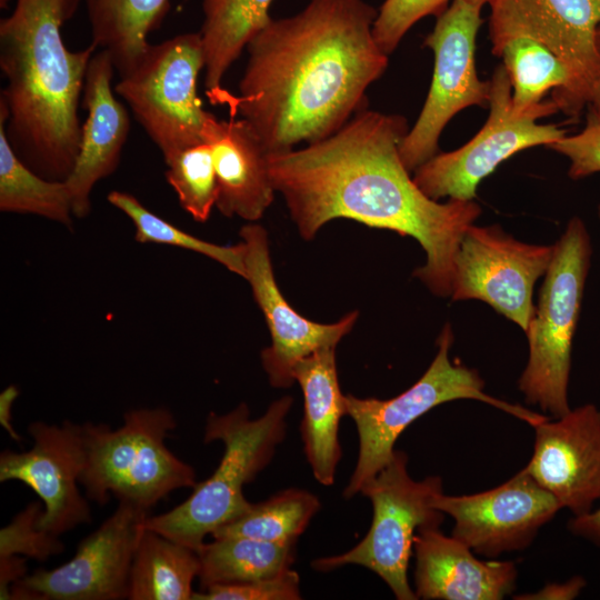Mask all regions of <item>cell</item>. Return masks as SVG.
Returning <instances> with one entry per match:
<instances>
[{
	"instance_id": "cell-27",
	"label": "cell",
	"mask_w": 600,
	"mask_h": 600,
	"mask_svg": "<svg viewBox=\"0 0 600 600\" xmlns=\"http://www.w3.org/2000/svg\"><path fill=\"white\" fill-rule=\"evenodd\" d=\"M202 590L274 578L291 569L296 543H277L248 537L213 538L198 549Z\"/></svg>"
},
{
	"instance_id": "cell-22",
	"label": "cell",
	"mask_w": 600,
	"mask_h": 600,
	"mask_svg": "<svg viewBox=\"0 0 600 600\" xmlns=\"http://www.w3.org/2000/svg\"><path fill=\"white\" fill-rule=\"evenodd\" d=\"M293 377L303 393L300 431L307 460L314 479L331 486L341 458L339 421L347 414L338 380L336 347L322 348L301 359Z\"/></svg>"
},
{
	"instance_id": "cell-40",
	"label": "cell",
	"mask_w": 600,
	"mask_h": 600,
	"mask_svg": "<svg viewBox=\"0 0 600 600\" xmlns=\"http://www.w3.org/2000/svg\"><path fill=\"white\" fill-rule=\"evenodd\" d=\"M598 47L600 50V27L598 29ZM589 111L600 114V80L594 89V92L592 94L591 101L588 104Z\"/></svg>"
},
{
	"instance_id": "cell-39",
	"label": "cell",
	"mask_w": 600,
	"mask_h": 600,
	"mask_svg": "<svg viewBox=\"0 0 600 600\" xmlns=\"http://www.w3.org/2000/svg\"><path fill=\"white\" fill-rule=\"evenodd\" d=\"M18 389L14 386H10L6 388L0 396V421L3 428L8 431L9 436L20 441V436L14 431L12 424H11V408L12 404L18 397Z\"/></svg>"
},
{
	"instance_id": "cell-41",
	"label": "cell",
	"mask_w": 600,
	"mask_h": 600,
	"mask_svg": "<svg viewBox=\"0 0 600 600\" xmlns=\"http://www.w3.org/2000/svg\"><path fill=\"white\" fill-rule=\"evenodd\" d=\"M464 1L482 8L483 4L489 3L491 0H464Z\"/></svg>"
},
{
	"instance_id": "cell-4",
	"label": "cell",
	"mask_w": 600,
	"mask_h": 600,
	"mask_svg": "<svg viewBox=\"0 0 600 600\" xmlns=\"http://www.w3.org/2000/svg\"><path fill=\"white\" fill-rule=\"evenodd\" d=\"M292 403V397L284 396L257 419H250L244 402L226 414L211 412L203 441L223 442L218 468L207 480L198 482L182 503L168 512L149 516L144 528L198 551L209 533L247 512L252 503L246 499L243 487L270 463L284 439L286 417Z\"/></svg>"
},
{
	"instance_id": "cell-21",
	"label": "cell",
	"mask_w": 600,
	"mask_h": 600,
	"mask_svg": "<svg viewBox=\"0 0 600 600\" xmlns=\"http://www.w3.org/2000/svg\"><path fill=\"white\" fill-rule=\"evenodd\" d=\"M209 144L218 183L217 209L229 218L259 220L277 192L261 139L244 119L232 114L218 121Z\"/></svg>"
},
{
	"instance_id": "cell-16",
	"label": "cell",
	"mask_w": 600,
	"mask_h": 600,
	"mask_svg": "<svg viewBox=\"0 0 600 600\" xmlns=\"http://www.w3.org/2000/svg\"><path fill=\"white\" fill-rule=\"evenodd\" d=\"M434 507L454 520L452 537L489 558L526 549L561 509L559 501L523 470L479 493L442 492Z\"/></svg>"
},
{
	"instance_id": "cell-6",
	"label": "cell",
	"mask_w": 600,
	"mask_h": 600,
	"mask_svg": "<svg viewBox=\"0 0 600 600\" xmlns=\"http://www.w3.org/2000/svg\"><path fill=\"white\" fill-rule=\"evenodd\" d=\"M590 258L588 230L574 217L553 244L538 306L526 331L529 359L519 389L528 403L539 406L554 418L571 410L568 400L571 347Z\"/></svg>"
},
{
	"instance_id": "cell-34",
	"label": "cell",
	"mask_w": 600,
	"mask_h": 600,
	"mask_svg": "<svg viewBox=\"0 0 600 600\" xmlns=\"http://www.w3.org/2000/svg\"><path fill=\"white\" fill-rule=\"evenodd\" d=\"M193 600H298L301 599L300 577L289 569L269 579L242 583L216 584L200 592Z\"/></svg>"
},
{
	"instance_id": "cell-5",
	"label": "cell",
	"mask_w": 600,
	"mask_h": 600,
	"mask_svg": "<svg viewBox=\"0 0 600 600\" xmlns=\"http://www.w3.org/2000/svg\"><path fill=\"white\" fill-rule=\"evenodd\" d=\"M177 427L173 413L163 407L132 409L123 424H82L86 464L80 484L86 497L106 504L110 496L149 511L171 492L193 488L192 466L171 452L166 439Z\"/></svg>"
},
{
	"instance_id": "cell-31",
	"label": "cell",
	"mask_w": 600,
	"mask_h": 600,
	"mask_svg": "<svg viewBox=\"0 0 600 600\" xmlns=\"http://www.w3.org/2000/svg\"><path fill=\"white\" fill-rule=\"evenodd\" d=\"M166 179L174 190L181 208L193 220L206 222L216 207L218 183L212 150L200 143L181 150L164 161Z\"/></svg>"
},
{
	"instance_id": "cell-17",
	"label": "cell",
	"mask_w": 600,
	"mask_h": 600,
	"mask_svg": "<svg viewBox=\"0 0 600 600\" xmlns=\"http://www.w3.org/2000/svg\"><path fill=\"white\" fill-rule=\"evenodd\" d=\"M246 280L268 324L271 344L261 352V362L274 388L293 384L296 364L311 353L338 342L351 331L358 311L334 323H319L297 312L281 293L273 273L268 234L263 227L249 223L241 228Z\"/></svg>"
},
{
	"instance_id": "cell-23",
	"label": "cell",
	"mask_w": 600,
	"mask_h": 600,
	"mask_svg": "<svg viewBox=\"0 0 600 600\" xmlns=\"http://www.w3.org/2000/svg\"><path fill=\"white\" fill-rule=\"evenodd\" d=\"M273 0H202L201 41L207 94L222 102V79L250 40L272 19Z\"/></svg>"
},
{
	"instance_id": "cell-12",
	"label": "cell",
	"mask_w": 600,
	"mask_h": 600,
	"mask_svg": "<svg viewBox=\"0 0 600 600\" xmlns=\"http://www.w3.org/2000/svg\"><path fill=\"white\" fill-rule=\"evenodd\" d=\"M490 82V112L478 133L459 149L437 153L413 171L414 182L429 198L472 200L482 179L501 162L531 147H550L567 136L556 124H541L533 116L514 112L510 80L502 64Z\"/></svg>"
},
{
	"instance_id": "cell-24",
	"label": "cell",
	"mask_w": 600,
	"mask_h": 600,
	"mask_svg": "<svg viewBox=\"0 0 600 600\" xmlns=\"http://www.w3.org/2000/svg\"><path fill=\"white\" fill-rule=\"evenodd\" d=\"M92 43L106 51L120 77L130 72L151 43L149 34L168 14L172 0H83Z\"/></svg>"
},
{
	"instance_id": "cell-3",
	"label": "cell",
	"mask_w": 600,
	"mask_h": 600,
	"mask_svg": "<svg viewBox=\"0 0 600 600\" xmlns=\"http://www.w3.org/2000/svg\"><path fill=\"white\" fill-rule=\"evenodd\" d=\"M81 0H17L0 21V69L7 81L0 101L6 132L18 157L36 173L66 181L80 148L78 114L92 42L69 50L61 27Z\"/></svg>"
},
{
	"instance_id": "cell-33",
	"label": "cell",
	"mask_w": 600,
	"mask_h": 600,
	"mask_svg": "<svg viewBox=\"0 0 600 600\" xmlns=\"http://www.w3.org/2000/svg\"><path fill=\"white\" fill-rule=\"evenodd\" d=\"M449 0H384L372 26L378 47L390 56L403 36L420 19L439 16L448 8Z\"/></svg>"
},
{
	"instance_id": "cell-37",
	"label": "cell",
	"mask_w": 600,
	"mask_h": 600,
	"mask_svg": "<svg viewBox=\"0 0 600 600\" xmlns=\"http://www.w3.org/2000/svg\"><path fill=\"white\" fill-rule=\"evenodd\" d=\"M26 557H0V599H10L11 587L26 576Z\"/></svg>"
},
{
	"instance_id": "cell-8",
	"label": "cell",
	"mask_w": 600,
	"mask_h": 600,
	"mask_svg": "<svg viewBox=\"0 0 600 600\" xmlns=\"http://www.w3.org/2000/svg\"><path fill=\"white\" fill-rule=\"evenodd\" d=\"M204 67L200 33H181L150 44L114 87L163 161L212 139L219 119L203 109L197 93L198 76Z\"/></svg>"
},
{
	"instance_id": "cell-35",
	"label": "cell",
	"mask_w": 600,
	"mask_h": 600,
	"mask_svg": "<svg viewBox=\"0 0 600 600\" xmlns=\"http://www.w3.org/2000/svg\"><path fill=\"white\" fill-rule=\"evenodd\" d=\"M570 161L568 174L579 180L600 172V114L588 112L586 127L549 147Z\"/></svg>"
},
{
	"instance_id": "cell-38",
	"label": "cell",
	"mask_w": 600,
	"mask_h": 600,
	"mask_svg": "<svg viewBox=\"0 0 600 600\" xmlns=\"http://www.w3.org/2000/svg\"><path fill=\"white\" fill-rule=\"evenodd\" d=\"M569 529L573 534L600 546V508L574 516L569 522Z\"/></svg>"
},
{
	"instance_id": "cell-1",
	"label": "cell",
	"mask_w": 600,
	"mask_h": 600,
	"mask_svg": "<svg viewBox=\"0 0 600 600\" xmlns=\"http://www.w3.org/2000/svg\"><path fill=\"white\" fill-rule=\"evenodd\" d=\"M408 130L404 117L363 108L326 139L269 153V174L304 240L338 218L410 236L427 256L414 277L447 297L459 242L481 208L439 202L418 187L399 151Z\"/></svg>"
},
{
	"instance_id": "cell-18",
	"label": "cell",
	"mask_w": 600,
	"mask_h": 600,
	"mask_svg": "<svg viewBox=\"0 0 600 600\" xmlns=\"http://www.w3.org/2000/svg\"><path fill=\"white\" fill-rule=\"evenodd\" d=\"M532 457L522 469L574 516L600 499V410L591 403L534 426Z\"/></svg>"
},
{
	"instance_id": "cell-20",
	"label": "cell",
	"mask_w": 600,
	"mask_h": 600,
	"mask_svg": "<svg viewBox=\"0 0 600 600\" xmlns=\"http://www.w3.org/2000/svg\"><path fill=\"white\" fill-rule=\"evenodd\" d=\"M413 550L418 599L500 600L516 588L513 562L479 560L470 547L439 527L419 528Z\"/></svg>"
},
{
	"instance_id": "cell-10",
	"label": "cell",
	"mask_w": 600,
	"mask_h": 600,
	"mask_svg": "<svg viewBox=\"0 0 600 600\" xmlns=\"http://www.w3.org/2000/svg\"><path fill=\"white\" fill-rule=\"evenodd\" d=\"M492 53L511 38L526 36L544 44L566 67L569 86L551 98L570 119L580 117L600 80V0H491Z\"/></svg>"
},
{
	"instance_id": "cell-25",
	"label": "cell",
	"mask_w": 600,
	"mask_h": 600,
	"mask_svg": "<svg viewBox=\"0 0 600 600\" xmlns=\"http://www.w3.org/2000/svg\"><path fill=\"white\" fill-rule=\"evenodd\" d=\"M198 551L144 528L133 556L129 600H190L199 576Z\"/></svg>"
},
{
	"instance_id": "cell-9",
	"label": "cell",
	"mask_w": 600,
	"mask_h": 600,
	"mask_svg": "<svg viewBox=\"0 0 600 600\" xmlns=\"http://www.w3.org/2000/svg\"><path fill=\"white\" fill-rule=\"evenodd\" d=\"M443 492L440 477L413 480L408 457L394 450L391 460L360 490L373 508L366 537L352 549L312 561L318 571H331L347 564L362 566L377 573L399 600H416L408 581V568L414 536L421 527H439L444 513L434 507Z\"/></svg>"
},
{
	"instance_id": "cell-29",
	"label": "cell",
	"mask_w": 600,
	"mask_h": 600,
	"mask_svg": "<svg viewBox=\"0 0 600 600\" xmlns=\"http://www.w3.org/2000/svg\"><path fill=\"white\" fill-rule=\"evenodd\" d=\"M319 509L317 496L303 489L290 488L252 504L247 512L220 527L211 536H240L277 543H296Z\"/></svg>"
},
{
	"instance_id": "cell-36",
	"label": "cell",
	"mask_w": 600,
	"mask_h": 600,
	"mask_svg": "<svg viewBox=\"0 0 600 600\" xmlns=\"http://www.w3.org/2000/svg\"><path fill=\"white\" fill-rule=\"evenodd\" d=\"M586 580L582 577H573L564 583H551L532 594H521L516 599L533 600H571L577 598L586 587Z\"/></svg>"
},
{
	"instance_id": "cell-42",
	"label": "cell",
	"mask_w": 600,
	"mask_h": 600,
	"mask_svg": "<svg viewBox=\"0 0 600 600\" xmlns=\"http://www.w3.org/2000/svg\"><path fill=\"white\" fill-rule=\"evenodd\" d=\"M8 0H1V7H7Z\"/></svg>"
},
{
	"instance_id": "cell-43",
	"label": "cell",
	"mask_w": 600,
	"mask_h": 600,
	"mask_svg": "<svg viewBox=\"0 0 600 600\" xmlns=\"http://www.w3.org/2000/svg\"><path fill=\"white\" fill-rule=\"evenodd\" d=\"M598 214H599V218H600V204L598 207Z\"/></svg>"
},
{
	"instance_id": "cell-32",
	"label": "cell",
	"mask_w": 600,
	"mask_h": 600,
	"mask_svg": "<svg viewBox=\"0 0 600 600\" xmlns=\"http://www.w3.org/2000/svg\"><path fill=\"white\" fill-rule=\"evenodd\" d=\"M42 512L43 508L39 502H31L1 529L0 557L23 556L46 561L63 551V543L58 536L37 527Z\"/></svg>"
},
{
	"instance_id": "cell-26",
	"label": "cell",
	"mask_w": 600,
	"mask_h": 600,
	"mask_svg": "<svg viewBox=\"0 0 600 600\" xmlns=\"http://www.w3.org/2000/svg\"><path fill=\"white\" fill-rule=\"evenodd\" d=\"M497 57L502 58L510 84L512 108L517 114L543 118L556 113L557 106L543 97L561 94L569 86V73L559 58L539 41L518 36L509 39Z\"/></svg>"
},
{
	"instance_id": "cell-19",
	"label": "cell",
	"mask_w": 600,
	"mask_h": 600,
	"mask_svg": "<svg viewBox=\"0 0 600 600\" xmlns=\"http://www.w3.org/2000/svg\"><path fill=\"white\" fill-rule=\"evenodd\" d=\"M114 71L109 54L100 50L92 56L86 73L82 93L88 118L74 167L64 181L73 216L79 219L90 212V194L97 182L117 169L130 131L127 109L112 90Z\"/></svg>"
},
{
	"instance_id": "cell-2",
	"label": "cell",
	"mask_w": 600,
	"mask_h": 600,
	"mask_svg": "<svg viewBox=\"0 0 600 600\" xmlns=\"http://www.w3.org/2000/svg\"><path fill=\"white\" fill-rule=\"evenodd\" d=\"M378 11L364 0H310L271 19L248 43L239 96L227 94L269 153L337 132L366 106L389 56L374 41Z\"/></svg>"
},
{
	"instance_id": "cell-15",
	"label": "cell",
	"mask_w": 600,
	"mask_h": 600,
	"mask_svg": "<svg viewBox=\"0 0 600 600\" xmlns=\"http://www.w3.org/2000/svg\"><path fill=\"white\" fill-rule=\"evenodd\" d=\"M28 432L33 439L30 450L1 452L0 481H21L38 494L44 508L37 527L43 531L59 537L89 523L88 498L78 487L86 464L82 424L36 421Z\"/></svg>"
},
{
	"instance_id": "cell-28",
	"label": "cell",
	"mask_w": 600,
	"mask_h": 600,
	"mask_svg": "<svg viewBox=\"0 0 600 600\" xmlns=\"http://www.w3.org/2000/svg\"><path fill=\"white\" fill-rule=\"evenodd\" d=\"M7 119L8 110L0 101V210L71 227L74 216L67 183L41 177L18 157L6 132Z\"/></svg>"
},
{
	"instance_id": "cell-7",
	"label": "cell",
	"mask_w": 600,
	"mask_h": 600,
	"mask_svg": "<svg viewBox=\"0 0 600 600\" xmlns=\"http://www.w3.org/2000/svg\"><path fill=\"white\" fill-rule=\"evenodd\" d=\"M453 342L449 324L438 338V352L422 377L399 396L386 400L344 396L347 414L354 421L359 436V454L352 476L343 490L350 499L373 479L391 460L399 436L418 418L434 407L460 399L491 404L532 427L546 416L487 394L480 374L449 358Z\"/></svg>"
},
{
	"instance_id": "cell-30",
	"label": "cell",
	"mask_w": 600,
	"mask_h": 600,
	"mask_svg": "<svg viewBox=\"0 0 600 600\" xmlns=\"http://www.w3.org/2000/svg\"><path fill=\"white\" fill-rule=\"evenodd\" d=\"M110 204L123 212L134 226V239L140 243H158L178 247L203 254L231 272L246 278L244 249L220 246L197 238L146 208L134 196L113 190L107 197Z\"/></svg>"
},
{
	"instance_id": "cell-13",
	"label": "cell",
	"mask_w": 600,
	"mask_h": 600,
	"mask_svg": "<svg viewBox=\"0 0 600 600\" xmlns=\"http://www.w3.org/2000/svg\"><path fill=\"white\" fill-rule=\"evenodd\" d=\"M552 253L553 246L521 242L499 226L471 224L459 242L451 298L481 300L526 332L536 310L534 283Z\"/></svg>"
},
{
	"instance_id": "cell-14",
	"label": "cell",
	"mask_w": 600,
	"mask_h": 600,
	"mask_svg": "<svg viewBox=\"0 0 600 600\" xmlns=\"http://www.w3.org/2000/svg\"><path fill=\"white\" fill-rule=\"evenodd\" d=\"M149 511L119 501L114 512L52 570L38 569L10 589V599L121 600L128 598L130 569Z\"/></svg>"
},
{
	"instance_id": "cell-11",
	"label": "cell",
	"mask_w": 600,
	"mask_h": 600,
	"mask_svg": "<svg viewBox=\"0 0 600 600\" xmlns=\"http://www.w3.org/2000/svg\"><path fill=\"white\" fill-rule=\"evenodd\" d=\"M481 24V7L453 0L424 39L434 54L432 80L421 112L399 147L410 172L437 154L440 134L458 112L489 104L491 82L479 79L474 60Z\"/></svg>"
}]
</instances>
